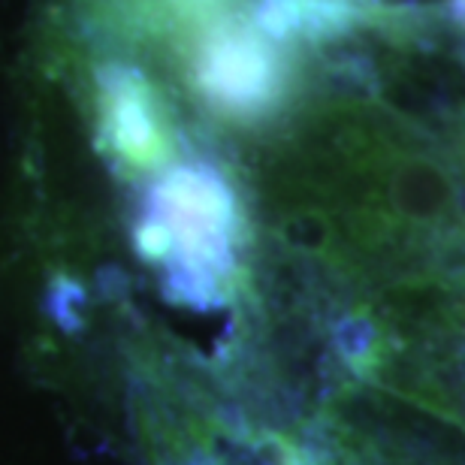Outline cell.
Masks as SVG:
<instances>
[{"label":"cell","instance_id":"2","mask_svg":"<svg viewBox=\"0 0 465 465\" xmlns=\"http://www.w3.org/2000/svg\"><path fill=\"white\" fill-rule=\"evenodd\" d=\"M139 248L188 300H212L239 272V212L212 173L179 170L154 188Z\"/></svg>","mask_w":465,"mask_h":465},{"label":"cell","instance_id":"1","mask_svg":"<svg viewBox=\"0 0 465 465\" xmlns=\"http://www.w3.org/2000/svg\"><path fill=\"white\" fill-rule=\"evenodd\" d=\"M396 118H321L296 136L278 193L287 227L362 284L432 287L453 239L448 173Z\"/></svg>","mask_w":465,"mask_h":465}]
</instances>
